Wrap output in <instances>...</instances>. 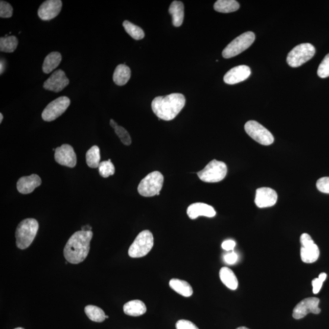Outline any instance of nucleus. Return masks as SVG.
<instances>
[{
  "label": "nucleus",
  "mask_w": 329,
  "mask_h": 329,
  "mask_svg": "<svg viewBox=\"0 0 329 329\" xmlns=\"http://www.w3.org/2000/svg\"><path fill=\"white\" fill-rule=\"evenodd\" d=\"M100 150L99 147L93 146L88 150L86 153V162L88 166L91 169L99 168L100 163Z\"/></svg>",
  "instance_id": "nucleus-29"
},
{
  "label": "nucleus",
  "mask_w": 329,
  "mask_h": 329,
  "mask_svg": "<svg viewBox=\"0 0 329 329\" xmlns=\"http://www.w3.org/2000/svg\"><path fill=\"white\" fill-rule=\"evenodd\" d=\"M154 246V237L150 230L139 233L129 247L128 254L132 258H140L147 255Z\"/></svg>",
  "instance_id": "nucleus-4"
},
{
  "label": "nucleus",
  "mask_w": 329,
  "mask_h": 329,
  "mask_svg": "<svg viewBox=\"0 0 329 329\" xmlns=\"http://www.w3.org/2000/svg\"><path fill=\"white\" fill-rule=\"evenodd\" d=\"M6 63L4 59H1L0 62V74L2 75L4 73L6 69Z\"/></svg>",
  "instance_id": "nucleus-40"
},
{
  "label": "nucleus",
  "mask_w": 329,
  "mask_h": 329,
  "mask_svg": "<svg viewBox=\"0 0 329 329\" xmlns=\"http://www.w3.org/2000/svg\"><path fill=\"white\" fill-rule=\"evenodd\" d=\"M320 302L318 297H308L303 299L295 306L293 311V317L295 319H300L305 317L309 313L318 315L321 310L319 308Z\"/></svg>",
  "instance_id": "nucleus-12"
},
{
  "label": "nucleus",
  "mask_w": 329,
  "mask_h": 329,
  "mask_svg": "<svg viewBox=\"0 0 329 329\" xmlns=\"http://www.w3.org/2000/svg\"><path fill=\"white\" fill-rule=\"evenodd\" d=\"M70 104V100L66 97H61L53 100L46 106L42 113L44 121L52 122L61 116Z\"/></svg>",
  "instance_id": "nucleus-11"
},
{
  "label": "nucleus",
  "mask_w": 329,
  "mask_h": 329,
  "mask_svg": "<svg viewBox=\"0 0 329 329\" xmlns=\"http://www.w3.org/2000/svg\"><path fill=\"white\" fill-rule=\"evenodd\" d=\"M300 242L301 244L300 258L302 261L306 264H312L317 261L320 252L311 236L306 233L302 234Z\"/></svg>",
  "instance_id": "nucleus-10"
},
{
  "label": "nucleus",
  "mask_w": 329,
  "mask_h": 329,
  "mask_svg": "<svg viewBox=\"0 0 329 329\" xmlns=\"http://www.w3.org/2000/svg\"><path fill=\"white\" fill-rule=\"evenodd\" d=\"M131 69L127 65L120 64L116 66L113 75V82L119 86L125 85L130 80Z\"/></svg>",
  "instance_id": "nucleus-22"
},
{
  "label": "nucleus",
  "mask_w": 329,
  "mask_h": 329,
  "mask_svg": "<svg viewBox=\"0 0 329 329\" xmlns=\"http://www.w3.org/2000/svg\"><path fill=\"white\" fill-rule=\"evenodd\" d=\"M224 259L227 264L232 265L235 264L238 260V255L236 252H232L224 255Z\"/></svg>",
  "instance_id": "nucleus-38"
},
{
  "label": "nucleus",
  "mask_w": 329,
  "mask_h": 329,
  "mask_svg": "<svg viewBox=\"0 0 329 329\" xmlns=\"http://www.w3.org/2000/svg\"><path fill=\"white\" fill-rule=\"evenodd\" d=\"M42 184L40 177L35 174L19 179L17 183L18 191L22 194H30L34 189Z\"/></svg>",
  "instance_id": "nucleus-19"
},
{
  "label": "nucleus",
  "mask_w": 329,
  "mask_h": 329,
  "mask_svg": "<svg viewBox=\"0 0 329 329\" xmlns=\"http://www.w3.org/2000/svg\"><path fill=\"white\" fill-rule=\"evenodd\" d=\"M221 281L232 290H236L239 286V281L233 271L227 267H223L220 271Z\"/></svg>",
  "instance_id": "nucleus-23"
},
{
  "label": "nucleus",
  "mask_w": 329,
  "mask_h": 329,
  "mask_svg": "<svg viewBox=\"0 0 329 329\" xmlns=\"http://www.w3.org/2000/svg\"><path fill=\"white\" fill-rule=\"evenodd\" d=\"M318 75L321 78H325L329 77V53L325 56V58L319 65Z\"/></svg>",
  "instance_id": "nucleus-33"
},
{
  "label": "nucleus",
  "mask_w": 329,
  "mask_h": 329,
  "mask_svg": "<svg viewBox=\"0 0 329 329\" xmlns=\"http://www.w3.org/2000/svg\"><path fill=\"white\" fill-rule=\"evenodd\" d=\"M13 14V8L9 3L0 2V17L8 18H10Z\"/></svg>",
  "instance_id": "nucleus-34"
},
{
  "label": "nucleus",
  "mask_w": 329,
  "mask_h": 329,
  "mask_svg": "<svg viewBox=\"0 0 329 329\" xmlns=\"http://www.w3.org/2000/svg\"><path fill=\"white\" fill-rule=\"evenodd\" d=\"M186 214L192 220H195L200 216L213 218L216 215V211L210 205L202 202H197L189 205Z\"/></svg>",
  "instance_id": "nucleus-18"
},
{
  "label": "nucleus",
  "mask_w": 329,
  "mask_h": 329,
  "mask_svg": "<svg viewBox=\"0 0 329 329\" xmlns=\"http://www.w3.org/2000/svg\"><path fill=\"white\" fill-rule=\"evenodd\" d=\"M251 74V69L248 66H237L226 73L224 77V81L229 85L238 84L247 80Z\"/></svg>",
  "instance_id": "nucleus-17"
},
{
  "label": "nucleus",
  "mask_w": 329,
  "mask_h": 329,
  "mask_svg": "<svg viewBox=\"0 0 329 329\" xmlns=\"http://www.w3.org/2000/svg\"><path fill=\"white\" fill-rule=\"evenodd\" d=\"M69 81L62 69L53 72L50 77L44 82L43 88L47 90L58 93L67 86Z\"/></svg>",
  "instance_id": "nucleus-14"
},
{
  "label": "nucleus",
  "mask_w": 329,
  "mask_h": 329,
  "mask_svg": "<svg viewBox=\"0 0 329 329\" xmlns=\"http://www.w3.org/2000/svg\"><path fill=\"white\" fill-rule=\"evenodd\" d=\"M108 318H109V316L107 315H106V319H108Z\"/></svg>",
  "instance_id": "nucleus-44"
},
{
  "label": "nucleus",
  "mask_w": 329,
  "mask_h": 329,
  "mask_svg": "<svg viewBox=\"0 0 329 329\" xmlns=\"http://www.w3.org/2000/svg\"><path fill=\"white\" fill-rule=\"evenodd\" d=\"M93 232L91 230H80L71 236L66 243L64 255L66 261L72 264H78L87 257Z\"/></svg>",
  "instance_id": "nucleus-1"
},
{
  "label": "nucleus",
  "mask_w": 329,
  "mask_h": 329,
  "mask_svg": "<svg viewBox=\"0 0 329 329\" xmlns=\"http://www.w3.org/2000/svg\"><path fill=\"white\" fill-rule=\"evenodd\" d=\"M56 162L61 166L74 168L77 165V155L74 148L68 144L62 145L55 150Z\"/></svg>",
  "instance_id": "nucleus-13"
},
{
  "label": "nucleus",
  "mask_w": 329,
  "mask_h": 329,
  "mask_svg": "<svg viewBox=\"0 0 329 329\" xmlns=\"http://www.w3.org/2000/svg\"><path fill=\"white\" fill-rule=\"evenodd\" d=\"M169 285L171 289L183 296L190 297L194 293V290H193L191 285L185 280L172 279L170 280Z\"/></svg>",
  "instance_id": "nucleus-25"
},
{
  "label": "nucleus",
  "mask_w": 329,
  "mask_h": 329,
  "mask_svg": "<svg viewBox=\"0 0 329 329\" xmlns=\"http://www.w3.org/2000/svg\"><path fill=\"white\" fill-rule=\"evenodd\" d=\"M99 169L100 175L104 178L114 175L115 172V167L110 159L100 162Z\"/></svg>",
  "instance_id": "nucleus-32"
},
{
  "label": "nucleus",
  "mask_w": 329,
  "mask_h": 329,
  "mask_svg": "<svg viewBox=\"0 0 329 329\" xmlns=\"http://www.w3.org/2000/svg\"><path fill=\"white\" fill-rule=\"evenodd\" d=\"M185 104V98L181 93L157 97L152 101L153 112L159 119L171 121L179 114Z\"/></svg>",
  "instance_id": "nucleus-2"
},
{
  "label": "nucleus",
  "mask_w": 329,
  "mask_h": 329,
  "mask_svg": "<svg viewBox=\"0 0 329 329\" xmlns=\"http://www.w3.org/2000/svg\"><path fill=\"white\" fill-rule=\"evenodd\" d=\"M164 181L162 174L153 172L142 180L138 186L139 194L145 197H152L159 195L162 188Z\"/></svg>",
  "instance_id": "nucleus-5"
},
{
  "label": "nucleus",
  "mask_w": 329,
  "mask_h": 329,
  "mask_svg": "<svg viewBox=\"0 0 329 329\" xmlns=\"http://www.w3.org/2000/svg\"><path fill=\"white\" fill-rule=\"evenodd\" d=\"M18 41L14 36L0 38V51L2 52L13 53L17 48Z\"/></svg>",
  "instance_id": "nucleus-28"
},
{
  "label": "nucleus",
  "mask_w": 329,
  "mask_h": 329,
  "mask_svg": "<svg viewBox=\"0 0 329 329\" xmlns=\"http://www.w3.org/2000/svg\"><path fill=\"white\" fill-rule=\"evenodd\" d=\"M62 61L61 54L59 52H52L49 55L46 56L44 60L42 69L43 72L46 74H49L52 73L54 69H55Z\"/></svg>",
  "instance_id": "nucleus-24"
},
{
  "label": "nucleus",
  "mask_w": 329,
  "mask_h": 329,
  "mask_svg": "<svg viewBox=\"0 0 329 329\" xmlns=\"http://www.w3.org/2000/svg\"><path fill=\"white\" fill-rule=\"evenodd\" d=\"M176 329H199L192 322L185 319H181L176 322Z\"/></svg>",
  "instance_id": "nucleus-37"
},
{
  "label": "nucleus",
  "mask_w": 329,
  "mask_h": 329,
  "mask_svg": "<svg viewBox=\"0 0 329 329\" xmlns=\"http://www.w3.org/2000/svg\"><path fill=\"white\" fill-rule=\"evenodd\" d=\"M3 120V115L2 113H0V123H2Z\"/></svg>",
  "instance_id": "nucleus-41"
},
{
  "label": "nucleus",
  "mask_w": 329,
  "mask_h": 329,
  "mask_svg": "<svg viewBox=\"0 0 329 329\" xmlns=\"http://www.w3.org/2000/svg\"><path fill=\"white\" fill-rule=\"evenodd\" d=\"M277 201V194L273 189L259 188L256 191L255 203L259 208L273 206Z\"/></svg>",
  "instance_id": "nucleus-16"
},
{
  "label": "nucleus",
  "mask_w": 329,
  "mask_h": 329,
  "mask_svg": "<svg viewBox=\"0 0 329 329\" xmlns=\"http://www.w3.org/2000/svg\"><path fill=\"white\" fill-rule=\"evenodd\" d=\"M239 8V3L236 0H218L214 5L215 10L221 13H230Z\"/></svg>",
  "instance_id": "nucleus-26"
},
{
  "label": "nucleus",
  "mask_w": 329,
  "mask_h": 329,
  "mask_svg": "<svg viewBox=\"0 0 329 329\" xmlns=\"http://www.w3.org/2000/svg\"><path fill=\"white\" fill-rule=\"evenodd\" d=\"M316 187L319 192L329 194V177L319 179L316 182Z\"/></svg>",
  "instance_id": "nucleus-36"
},
{
  "label": "nucleus",
  "mask_w": 329,
  "mask_h": 329,
  "mask_svg": "<svg viewBox=\"0 0 329 329\" xmlns=\"http://www.w3.org/2000/svg\"><path fill=\"white\" fill-rule=\"evenodd\" d=\"M255 39V34L251 31L240 35L224 49L222 53L223 58L229 59L240 55L251 46Z\"/></svg>",
  "instance_id": "nucleus-7"
},
{
  "label": "nucleus",
  "mask_w": 329,
  "mask_h": 329,
  "mask_svg": "<svg viewBox=\"0 0 329 329\" xmlns=\"http://www.w3.org/2000/svg\"><path fill=\"white\" fill-rule=\"evenodd\" d=\"M14 329H25V328H22V327H17V328H15Z\"/></svg>",
  "instance_id": "nucleus-43"
},
{
  "label": "nucleus",
  "mask_w": 329,
  "mask_h": 329,
  "mask_svg": "<svg viewBox=\"0 0 329 329\" xmlns=\"http://www.w3.org/2000/svg\"><path fill=\"white\" fill-rule=\"evenodd\" d=\"M169 12L172 16L174 26L181 27L184 18V6L183 3L179 1L173 2L170 6Z\"/></svg>",
  "instance_id": "nucleus-21"
},
{
  "label": "nucleus",
  "mask_w": 329,
  "mask_h": 329,
  "mask_svg": "<svg viewBox=\"0 0 329 329\" xmlns=\"http://www.w3.org/2000/svg\"><path fill=\"white\" fill-rule=\"evenodd\" d=\"M123 26L124 27L126 33L132 37L133 39L137 40L144 39L145 37L144 31L137 25L133 24L128 20H125L123 22Z\"/></svg>",
  "instance_id": "nucleus-30"
},
{
  "label": "nucleus",
  "mask_w": 329,
  "mask_h": 329,
  "mask_svg": "<svg viewBox=\"0 0 329 329\" xmlns=\"http://www.w3.org/2000/svg\"><path fill=\"white\" fill-rule=\"evenodd\" d=\"M84 311L88 318L93 322H102L105 320V313L99 307L88 305L85 307Z\"/></svg>",
  "instance_id": "nucleus-27"
},
{
  "label": "nucleus",
  "mask_w": 329,
  "mask_h": 329,
  "mask_svg": "<svg viewBox=\"0 0 329 329\" xmlns=\"http://www.w3.org/2000/svg\"><path fill=\"white\" fill-rule=\"evenodd\" d=\"M123 311L126 315L131 316H140L147 312V307L140 300H133L126 303L123 306Z\"/></svg>",
  "instance_id": "nucleus-20"
},
{
  "label": "nucleus",
  "mask_w": 329,
  "mask_h": 329,
  "mask_svg": "<svg viewBox=\"0 0 329 329\" xmlns=\"http://www.w3.org/2000/svg\"><path fill=\"white\" fill-rule=\"evenodd\" d=\"M38 229L39 223L34 218H27L21 221L15 232L18 248L20 249L28 248L36 237Z\"/></svg>",
  "instance_id": "nucleus-3"
},
{
  "label": "nucleus",
  "mask_w": 329,
  "mask_h": 329,
  "mask_svg": "<svg viewBox=\"0 0 329 329\" xmlns=\"http://www.w3.org/2000/svg\"><path fill=\"white\" fill-rule=\"evenodd\" d=\"M236 243L233 240H229L224 241L222 243V248L223 249L226 250V251H232L235 248Z\"/></svg>",
  "instance_id": "nucleus-39"
},
{
  "label": "nucleus",
  "mask_w": 329,
  "mask_h": 329,
  "mask_svg": "<svg viewBox=\"0 0 329 329\" xmlns=\"http://www.w3.org/2000/svg\"><path fill=\"white\" fill-rule=\"evenodd\" d=\"M227 173V167L225 163L217 160H212L206 167L197 175L202 181L208 183H215L223 181Z\"/></svg>",
  "instance_id": "nucleus-6"
},
{
  "label": "nucleus",
  "mask_w": 329,
  "mask_h": 329,
  "mask_svg": "<svg viewBox=\"0 0 329 329\" xmlns=\"http://www.w3.org/2000/svg\"><path fill=\"white\" fill-rule=\"evenodd\" d=\"M236 329H250V328L245 326H242V327H239L238 328H237Z\"/></svg>",
  "instance_id": "nucleus-42"
},
{
  "label": "nucleus",
  "mask_w": 329,
  "mask_h": 329,
  "mask_svg": "<svg viewBox=\"0 0 329 329\" xmlns=\"http://www.w3.org/2000/svg\"><path fill=\"white\" fill-rule=\"evenodd\" d=\"M110 125L114 129L116 134L118 135L120 140L122 141L123 144L126 145V146H129L131 144V136L124 128L119 126L114 120L112 119L110 120Z\"/></svg>",
  "instance_id": "nucleus-31"
},
{
  "label": "nucleus",
  "mask_w": 329,
  "mask_h": 329,
  "mask_svg": "<svg viewBox=\"0 0 329 329\" xmlns=\"http://www.w3.org/2000/svg\"><path fill=\"white\" fill-rule=\"evenodd\" d=\"M327 274L325 273H322L319 275L318 278H315L312 281V284L313 286V293L316 295L319 292V291L321 290L322 284H323L324 281L325 279H327Z\"/></svg>",
  "instance_id": "nucleus-35"
},
{
  "label": "nucleus",
  "mask_w": 329,
  "mask_h": 329,
  "mask_svg": "<svg viewBox=\"0 0 329 329\" xmlns=\"http://www.w3.org/2000/svg\"><path fill=\"white\" fill-rule=\"evenodd\" d=\"M315 47L309 43H301L295 47L287 56V62L292 67L296 68L305 64L314 56Z\"/></svg>",
  "instance_id": "nucleus-8"
},
{
  "label": "nucleus",
  "mask_w": 329,
  "mask_h": 329,
  "mask_svg": "<svg viewBox=\"0 0 329 329\" xmlns=\"http://www.w3.org/2000/svg\"><path fill=\"white\" fill-rule=\"evenodd\" d=\"M62 2L61 0H47L40 5L38 15L41 20L49 21L55 18L61 11Z\"/></svg>",
  "instance_id": "nucleus-15"
},
{
  "label": "nucleus",
  "mask_w": 329,
  "mask_h": 329,
  "mask_svg": "<svg viewBox=\"0 0 329 329\" xmlns=\"http://www.w3.org/2000/svg\"><path fill=\"white\" fill-rule=\"evenodd\" d=\"M245 129L247 134L258 144L268 146L274 142L273 134L257 122L251 120L247 122Z\"/></svg>",
  "instance_id": "nucleus-9"
}]
</instances>
